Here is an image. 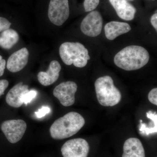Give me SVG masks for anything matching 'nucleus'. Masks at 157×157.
Instances as JSON below:
<instances>
[{
    "instance_id": "9d476101",
    "label": "nucleus",
    "mask_w": 157,
    "mask_h": 157,
    "mask_svg": "<svg viewBox=\"0 0 157 157\" xmlns=\"http://www.w3.org/2000/svg\"><path fill=\"white\" fill-rule=\"evenodd\" d=\"M29 56V51L27 48H22L15 52L8 59L7 69L12 73L19 72L27 64Z\"/></svg>"
},
{
    "instance_id": "5701e85b",
    "label": "nucleus",
    "mask_w": 157,
    "mask_h": 157,
    "mask_svg": "<svg viewBox=\"0 0 157 157\" xmlns=\"http://www.w3.org/2000/svg\"><path fill=\"white\" fill-rule=\"evenodd\" d=\"M9 82L6 79L0 80V97L4 94L5 90L9 86Z\"/></svg>"
},
{
    "instance_id": "4be33fe9",
    "label": "nucleus",
    "mask_w": 157,
    "mask_h": 157,
    "mask_svg": "<svg viewBox=\"0 0 157 157\" xmlns=\"http://www.w3.org/2000/svg\"><path fill=\"white\" fill-rule=\"evenodd\" d=\"M149 101L151 104L157 105V88L153 89L149 93L148 95Z\"/></svg>"
},
{
    "instance_id": "a878e982",
    "label": "nucleus",
    "mask_w": 157,
    "mask_h": 157,
    "mask_svg": "<svg viewBox=\"0 0 157 157\" xmlns=\"http://www.w3.org/2000/svg\"><path fill=\"white\" fill-rule=\"evenodd\" d=\"M129 1H133V0H129Z\"/></svg>"
},
{
    "instance_id": "bb28decb",
    "label": "nucleus",
    "mask_w": 157,
    "mask_h": 157,
    "mask_svg": "<svg viewBox=\"0 0 157 157\" xmlns=\"http://www.w3.org/2000/svg\"><path fill=\"white\" fill-rule=\"evenodd\" d=\"M152 1H155V0H152Z\"/></svg>"
},
{
    "instance_id": "20e7f679",
    "label": "nucleus",
    "mask_w": 157,
    "mask_h": 157,
    "mask_svg": "<svg viewBox=\"0 0 157 157\" xmlns=\"http://www.w3.org/2000/svg\"><path fill=\"white\" fill-rule=\"evenodd\" d=\"M97 99L99 103L104 107H113L117 105L121 99L119 90L114 86L110 76H102L95 82Z\"/></svg>"
},
{
    "instance_id": "412c9836",
    "label": "nucleus",
    "mask_w": 157,
    "mask_h": 157,
    "mask_svg": "<svg viewBox=\"0 0 157 157\" xmlns=\"http://www.w3.org/2000/svg\"><path fill=\"white\" fill-rule=\"evenodd\" d=\"M11 23L5 17H0V33L9 29Z\"/></svg>"
},
{
    "instance_id": "f8f14e48",
    "label": "nucleus",
    "mask_w": 157,
    "mask_h": 157,
    "mask_svg": "<svg viewBox=\"0 0 157 157\" xmlns=\"http://www.w3.org/2000/svg\"><path fill=\"white\" fill-rule=\"evenodd\" d=\"M29 90L28 86L23 85L22 82H19L9 91L6 97V103L14 108L21 107L23 104L22 96Z\"/></svg>"
},
{
    "instance_id": "39448f33",
    "label": "nucleus",
    "mask_w": 157,
    "mask_h": 157,
    "mask_svg": "<svg viewBox=\"0 0 157 157\" xmlns=\"http://www.w3.org/2000/svg\"><path fill=\"white\" fill-rule=\"evenodd\" d=\"M70 7L68 0H51L48 9V17L55 25L61 26L68 19Z\"/></svg>"
},
{
    "instance_id": "9b49d317",
    "label": "nucleus",
    "mask_w": 157,
    "mask_h": 157,
    "mask_svg": "<svg viewBox=\"0 0 157 157\" xmlns=\"http://www.w3.org/2000/svg\"><path fill=\"white\" fill-rule=\"evenodd\" d=\"M61 67L56 60L51 62L46 72H40L37 75L39 82L44 86H48L53 84L58 79Z\"/></svg>"
},
{
    "instance_id": "aec40b11",
    "label": "nucleus",
    "mask_w": 157,
    "mask_h": 157,
    "mask_svg": "<svg viewBox=\"0 0 157 157\" xmlns=\"http://www.w3.org/2000/svg\"><path fill=\"white\" fill-rule=\"evenodd\" d=\"M50 112V108L47 106H43L40 109H38V111L35 112V113L37 118H41L44 117L46 114H48Z\"/></svg>"
},
{
    "instance_id": "393cba45",
    "label": "nucleus",
    "mask_w": 157,
    "mask_h": 157,
    "mask_svg": "<svg viewBox=\"0 0 157 157\" xmlns=\"http://www.w3.org/2000/svg\"><path fill=\"white\" fill-rule=\"evenodd\" d=\"M151 22L152 25L156 31H157V13H155L151 18Z\"/></svg>"
},
{
    "instance_id": "f03ea898",
    "label": "nucleus",
    "mask_w": 157,
    "mask_h": 157,
    "mask_svg": "<svg viewBox=\"0 0 157 157\" xmlns=\"http://www.w3.org/2000/svg\"><path fill=\"white\" fill-rule=\"evenodd\" d=\"M85 121L83 117L76 112H70L59 118L50 128L51 136L56 140L72 137L83 127Z\"/></svg>"
},
{
    "instance_id": "6ab92c4d",
    "label": "nucleus",
    "mask_w": 157,
    "mask_h": 157,
    "mask_svg": "<svg viewBox=\"0 0 157 157\" xmlns=\"http://www.w3.org/2000/svg\"><path fill=\"white\" fill-rule=\"evenodd\" d=\"M37 94V91L35 90H29L25 93L22 97V101L23 104L26 105L30 103L34 99L36 98Z\"/></svg>"
},
{
    "instance_id": "4468645a",
    "label": "nucleus",
    "mask_w": 157,
    "mask_h": 157,
    "mask_svg": "<svg viewBox=\"0 0 157 157\" xmlns=\"http://www.w3.org/2000/svg\"><path fill=\"white\" fill-rule=\"evenodd\" d=\"M122 157H145V151L140 140L135 137L127 139L124 144Z\"/></svg>"
},
{
    "instance_id": "b1692460",
    "label": "nucleus",
    "mask_w": 157,
    "mask_h": 157,
    "mask_svg": "<svg viewBox=\"0 0 157 157\" xmlns=\"http://www.w3.org/2000/svg\"><path fill=\"white\" fill-rule=\"evenodd\" d=\"M6 61L0 55V77L3 76L5 72L6 66Z\"/></svg>"
},
{
    "instance_id": "ddd939ff",
    "label": "nucleus",
    "mask_w": 157,
    "mask_h": 157,
    "mask_svg": "<svg viewBox=\"0 0 157 157\" xmlns=\"http://www.w3.org/2000/svg\"><path fill=\"white\" fill-rule=\"evenodd\" d=\"M109 2L121 19L131 21L135 17L136 9L128 0H109Z\"/></svg>"
},
{
    "instance_id": "1a4fd4ad",
    "label": "nucleus",
    "mask_w": 157,
    "mask_h": 157,
    "mask_svg": "<svg viewBox=\"0 0 157 157\" xmlns=\"http://www.w3.org/2000/svg\"><path fill=\"white\" fill-rule=\"evenodd\" d=\"M77 90V84L74 82H65L55 88L53 95L58 99L62 105L69 107L75 103V95Z\"/></svg>"
},
{
    "instance_id": "7ed1b4c3",
    "label": "nucleus",
    "mask_w": 157,
    "mask_h": 157,
    "mask_svg": "<svg viewBox=\"0 0 157 157\" xmlns=\"http://www.w3.org/2000/svg\"><path fill=\"white\" fill-rule=\"evenodd\" d=\"M59 55L65 64L83 68L90 59L88 50L79 42H66L60 46Z\"/></svg>"
},
{
    "instance_id": "f3484780",
    "label": "nucleus",
    "mask_w": 157,
    "mask_h": 157,
    "mask_svg": "<svg viewBox=\"0 0 157 157\" xmlns=\"http://www.w3.org/2000/svg\"><path fill=\"white\" fill-rule=\"evenodd\" d=\"M147 117L151 119V121L147 124L142 123V120H140L139 130L140 134L142 135L148 136L150 134H155L157 132V114L155 112L149 111L146 113Z\"/></svg>"
},
{
    "instance_id": "dca6fc26",
    "label": "nucleus",
    "mask_w": 157,
    "mask_h": 157,
    "mask_svg": "<svg viewBox=\"0 0 157 157\" xmlns=\"http://www.w3.org/2000/svg\"><path fill=\"white\" fill-rule=\"evenodd\" d=\"M17 32L9 29L3 31L0 35V46L6 49H11L19 40Z\"/></svg>"
},
{
    "instance_id": "423d86ee",
    "label": "nucleus",
    "mask_w": 157,
    "mask_h": 157,
    "mask_svg": "<svg viewBox=\"0 0 157 157\" xmlns=\"http://www.w3.org/2000/svg\"><path fill=\"white\" fill-rule=\"evenodd\" d=\"M27 129V124L22 120H10L3 122L1 130L7 140L11 143L15 144L22 138Z\"/></svg>"
},
{
    "instance_id": "2eb2a0df",
    "label": "nucleus",
    "mask_w": 157,
    "mask_h": 157,
    "mask_svg": "<svg viewBox=\"0 0 157 157\" xmlns=\"http://www.w3.org/2000/svg\"><path fill=\"white\" fill-rule=\"evenodd\" d=\"M131 27L128 24L119 21H111L105 26V36L109 40H114L122 34L128 33Z\"/></svg>"
},
{
    "instance_id": "a211bd4d",
    "label": "nucleus",
    "mask_w": 157,
    "mask_h": 157,
    "mask_svg": "<svg viewBox=\"0 0 157 157\" xmlns=\"http://www.w3.org/2000/svg\"><path fill=\"white\" fill-rule=\"evenodd\" d=\"M100 3V0H84V8L85 11L90 12L97 8Z\"/></svg>"
},
{
    "instance_id": "0eeeda50",
    "label": "nucleus",
    "mask_w": 157,
    "mask_h": 157,
    "mask_svg": "<svg viewBox=\"0 0 157 157\" xmlns=\"http://www.w3.org/2000/svg\"><path fill=\"white\" fill-rule=\"evenodd\" d=\"M61 151L63 157H87L89 144L82 138L71 139L64 144Z\"/></svg>"
},
{
    "instance_id": "f257e3e1",
    "label": "nucleus",
    "mask_w": 157,
    "mask_h": 157,
    "mask_svg": "<svg viewBox=\"0 0 157 157\" xmlns=\"http://www.w3.org/2000/svg\"><path fill=\"white\" fill-rule=\"evenodd\" d=\"M150 56L145 48L138 45L127 46L118 52L114 62L118 67L126 71L139 70L148 63Z\"/></svg>"
},
{
    "instance_id": "6e6552de",
    "label": "nucleus",
    "mask_w": 157,
    "mask_h": 157,
    "mask_svg": "<svg viewBox=\"0 0 157 157\" xmlns=\"http://www.w3.org/2000/svg\"><path fill=\"white\" fill-rule=\"evenodd\" d=\"M103 23V18L101 13L97 11H93L82 21L80 29L84 35L88 36L95 37L101 33Z\"/></svg>"
}]
</instances>
